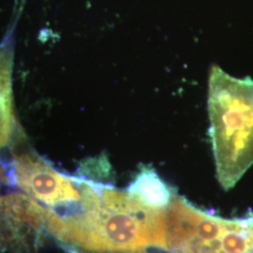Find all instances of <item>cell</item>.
<instances>
[{"label":"cell","mask_w":253,"mask_h":253,"mask_svg":"<svg viewBox=\"0 0 253 253\" xmlns=\"http://www.w3.org/2000/svg\"><path fill=\"white\" fill-rule=\"evenodd\" d=\"M10 167L13 184L46 208L64 211L81 199V177L55 171L37 154L15 155Z\"/></svg>","instance_id":"cell-4"},{"label":"cell","mask_w":253,"mask_h":253,"mask_svg":"<svg viewBox=\"0 0 253 253\" xmlns=\"http://www.w3.org/2000/svg\"><path fill=\"white\" fill-rule=\"evenodd\" d=\"M71 253H145L143 251H134V252H103V253H93V252H85L77 249H69Z\"/></svg>","instance_id":"cell-9"},{"label":"cell","mask_w":253,"mask_h":253,"mask_svg":"<svg viewBox=\"0 0 253 253\" xmlns=\"http://www.w3.org/2000/svg\"><path fill=\"white\" fill-rule=\"evenodd\" d=\"M165 237L172 253H253V217H216L174 194L165 209Z\"/></svg>","instance_id":"cell-3"},{"label":"cell","mask_w":253,"mask_h":253,"mask_svg":"<svg viewBox=\"0 0 253 253\" xmlns=\"http://www.w3.org/2000/svg\"><path fill=\"white\" fill-rule=\"evenodd\" d=\"M210 138L218 182L232 189L253 164V80L214 65L208 81Z\"/></svg>","instance_id":"cell-2"},{"label":"cell","mask_w":253,"mask_h":253,"mask_svg":"<svg viewBox=\"0 0 253 253\" xmlns=\"http://www.w3.org/2000/svg\"><path fill=\"white\" fill-rule=\"evenodd\" d=\"M13 66V49L11 42H5L0 46V95L12 98L11 73Z\"/></svg>","instance_id":"cell-7"},{"label":"cell","mask_w":253,"mask_h":253,"mask_svg":"<svg viewBox=\"0 0 253 253\" xmlns=\"http://www.w3.org/2000/svg\"><path fill=\"white\" fill-rule=\"evenodd\" d=\"M127 190L152 208L166 209L174 193L151 168L144 167Z\"/></svg>","instance_id":"cell-6"},{"label":"cell","mask_w":253,"mask_h":253,"mask_svg":"<svg viewBox=\"0 0 253 253\" xmlns=\"http://www.w3.org/2000/svg\"><path fill=\"white\" fill-rule=\"evenodd\" d=\"M50 208L21 193L0 196V244L12 253H34L42 243Z\"/></svg>","instance_id":"cell-5"},{"label":"cell","mask_w":253,"mask_h":253,"mask_svg":"<svg viewBox=\"0 0 253 253\" xmlns=\"http://www.w3.org/2000/svg\"><path fill=\"white\" fill-rule=\"evenodd\" d=\"M81 180V199L62 214L50 213L49 235L85 252H134L149 247L167 251L165 209L148 206L127 190Z\"/></svg>","instance_id":"cell-1"},{"label":"cell","mask_w":253,"mask_h":253,"mask_svg":"<svg viewBox=\"0 0 253 253\" xmlns=\"http://www.w3.org/2000/svg\"><path fill=\"white\" fill-rule=\"evenodd\" d=\"M14 123L12 98L0 95V150L9 145L14 130Z\"/></svg>","instance_id":"cell-8"}]
</instances>
